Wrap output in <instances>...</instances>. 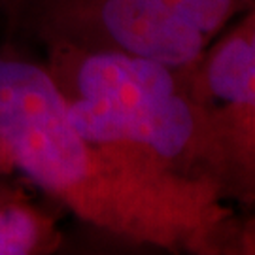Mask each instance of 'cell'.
Returning a JSON list of instances; mask_svg holds the SVG:
<instances>
[{
	"instance_id": "obj_5",
	"label": "cell",
	"mask_w": 255,
	"mask_h": 255,
	"mask_svg": "<svg viewBox=\"0 0 255 255\" xmlns=\"http://www.w3.org/2000/svg\"><path fill=\"white\" fill-rule=\"evenodd\" d=\"M61 246L57 219L25 191L0 182V255H47Z\"/></svg>"
},
{
	"instance_id": "obj_2",
	"label": "cell",
	"mask_w": 255,
	"mask_h": 255,
	"mask_svg": "<svg viewBox=\"0 0 255 255\" xmlns=\"http://www.w3.org/2000/svg\"><path fill=\"white\" fill-rule=\"evenodd\" d=\"M44 51L42 63L83 136L146 170L206 185L231 202L227 153L189 87V66L68 46Z\"/></svg>"
},
{
	"instance_id": "obj_8",
	"label": "cell",
	"mask_w": 255,
	"mask_h": 255,
	"mask_svg": "<svg viewBox=\"0 0 255 255\" xmlns=\"http://www.w3.org/2000/svg\"><path fill=\"white\" fill-rule=\"evenodd\" d=\"M0 2H2V0H0Z\"/></svg>"
},
{
	"instance_id": "obj_3",
	"label": "cell",
	"mask_w": 255,
	"mask_h": 255,
	"mask_svg": "<svg viewBox=\"0 0 255 255\" xmlns=\"http://www.w3.org/2000/svg\"><path fill=\"white\" fill-rule=\"evenodd\" d=\"M19 28L44 47L136 55L187 68L212 42L170 0H11Z\"/></svg>"
},
{
	"instance_id": "obj_7",
	"label": "cell",
	"mask_w": 255,
	"mask_h": 255,
	"mask_svg": "<svg viewBox=\"0 0 255 255\" xmlns=\"http://www.w3.org/2000/svg\"><path fill=\"white\" fill-rule=\"evenodd\" d=\"M13 170H15L13 159H11V155H9L8 147L0 142V178L9 172H13Z\"/></svg>"
},
{
	"instance_id": "obj_1",
	"label": "cell",
	"mask_w": 255,
	"mask_h": 255,
	"mask_svg": "<svg viewBox=\"0 0 255 255\" xmlns=\"http://www.w3.org/2000/svg\"><path fill=\"white\" fill-rule=\"evenodd\" d=\"M0 142L15 170L108 237L174 254H250V216L83 136L46 64L15 51L0 53Z\"/></svg>"
},
{
	"instance_id": "obj_6",
	"label": "cell",
	"mask_w": 255,
	"mask_h": 255,
	"mask_svg": "<svg viewBox=\"0 0 255 255\" xmlns=\"http://www.w3.org/2000/svg\"><path fill=\"white\" fill-rule=\"evenodd\" d=\"M172 6L210 40L218 36L238 15L255 4V0H170Z\"/></svg>"
},
{
	"instance_id": "obj_4",
	"label": "cell",
	"mask_w": 255,
	"mask_h": 255,
	"mask_svg": "<svg viewBox=\"0 0 255 255\" xmlns=\"http://www.w3.org/2000/svg\"><path fill=\"white\" fill-rule=\"evenodd\" d=\"M187 76L225 147L231 204L255 216V4L210 42Z\"/></svg>"
}]
</instances>
